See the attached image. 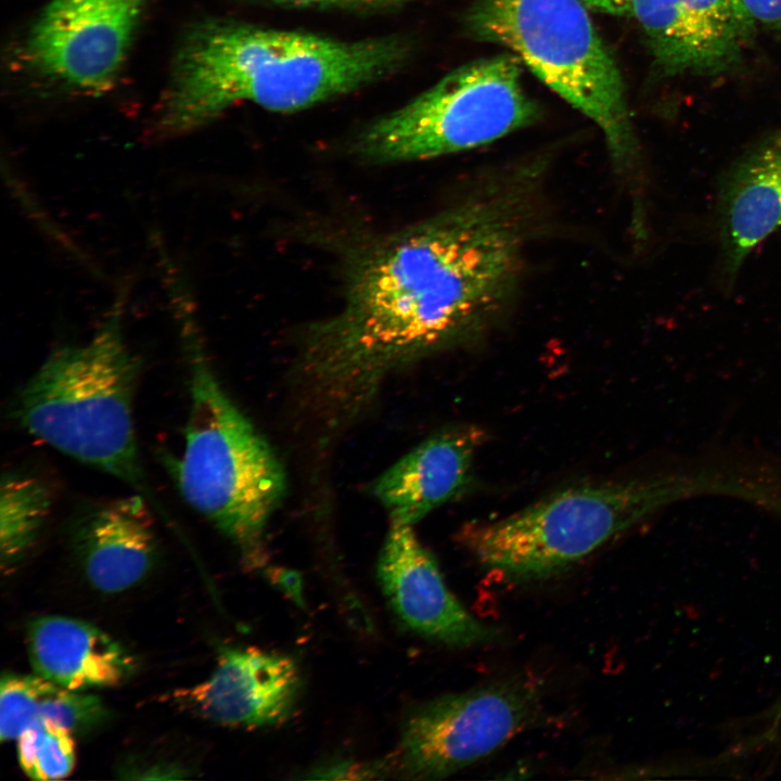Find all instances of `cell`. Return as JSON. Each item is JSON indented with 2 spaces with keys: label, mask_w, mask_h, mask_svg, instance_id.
<instances>
[{
  "label": "cell",
  "mask_w": 781,
  "mask_h": 781,
  "mask_svg": "<svg viewBox=\"0 0 781 781\" xmlns=\"http://www.w3.org/2000/svg\"><path fill=\"white\" fill-rule=\"evenodd\" d=\"M529 165L359 252L338 312L304 333L296 374L330 426L354 419L388 373L477 338L513 304L538 216Z\"/></svg>",
  "instance_id": "6da1fadb"
},
{
  "label": "cell",
  "mask_w": 781,
  "mask_h": 781,
  "mask_svg": "<svg viewBox=\"0 0 781 781\" xmlns=\"http://www.w3.org/2000/svg\"><path fill=\"white\" fill-rule=\"evenodd\" d=\"M400 37L341 40L213 21L181 43L155 119L158 138L181 136L240 102L290 113L348 94L398 71Z\"/></svg>",
  "instance_id": "7a4b0ae2"
},
{
  "label": "cell",
  "mask_w": 781,
  "mask_h": 781,
  "mask_svg": "<svg viewBox=\"0 0 781 781\" xmlns=\"http://www.w3.org/2000/svg\"><path fill=\"white\" fill-rule=\"evenodd\" d=\"M190 407L183 449L172 463L184 501L238 548L243 562H266L265 533L282 501L284 470L266 439L229 397L196 323L181 310Z\"/></svg>",
  "instance_id": "3957f363"
},
{
  "label": "cell",
  "mask_w": 781,
  "mask_h": 781,
  "mask_svg": "<svg viewBox=\"0 0 781 781\" xmlns=\"http://www.w3.org/2000/svg\"><path fill=\"white\" fill-rule=\"evenodd\" d=\"M118 302L84 344L53 351L17 395L20 425L55 450L144 488L133 423L141 363Z\"/></svg>",
  "instance_id": "277c9868"
},
{
  "label": "cell",
  "mask_w": 781,
  "mask_h": 781,
  "mask_svg": "<svg viewBox=\"0 0 781 781\" xmlns=\"http://www.w3.org/2000/svg\"><path fill=\"white\" fill-rule=\"evenodd\" d=\"M477 40L501 44L602 131L618 175L640 168L620 71L581 0H474L465 16Z\"/></svg>",
  "instance_id": "5b68a950"
},
{
  "label": "cell",
  "mask_w": 781,
  "mask_h": 781,
  "mask_svg": "<svg viewBox=\"0 0 781 781\" xmlns=\"http://www.w3.org/2000/svg\"><path fill=\"white\" fill-rule=\"evenodd\" d=\"M673 477L571 487L504 518L474 523L460 540L485 568L540 580L592 553L682 492Z\"/></svg>",
  "instance_id": "8992f818"
},
{
  "label": "cell",
  "mask_w": 781,
  "mask_h": 781,
  "mask_svg": "<svg viewBox=\"0 0 781 781\" xmlns=\"http://www.w3.org/2000/svg\"><path fill=\"white\" fill-rule=\"evenodd\" d=\"M539 114L523 87L521 60L500 54L450 72L368 125L354 148L375 164L435 158L494 142L532 125Z\"/></svg>",
  "instance_id": "52a82bcc"
},
{
  "label": "cell",
  "mask_w": 781,
  "mask_h": 781,
  "mask_svg": "<svg viewBox=\"0 0 781 781\" xmlns=\"http://www.w3.org/2000/svg\"><path fill=\"white\" fill-rule=\"evenodd\" d=\"M541 687L512 677L423 703L405 718L384 778L443 779L488 756L538 720Z\"/></svg>",
  "instance_id": "ba28073f"
},
{
  "label": "cell",
  "mask_w": 781,
  "mask_h": 781,
  "mask_svg": "<svg viewBox=\"0 0 781 781\" xmlns=\"http://www.w3.org/2000/svg\"><path fill=\"white\" fill-rule=\"evenodd\" d=\"M145 0H51L25 53L40 74L85 92L111 88L127 60Z\"/></svg>",
  "instance_id": "9c48e42d"
},
{
  "label": "cell",
  "mask_w": 781,
  "mask_h": 781,
  "mask_svg": "<svg viewBox=\"0 0 781 781\" xmlns=\"http://www.w3.org/2000/svg\"><path fill=\"white\" fill-rule=\"evenodd\" d=\"M656 67L666 76H714L742 60L757 23L740 0H631Z\"/></svg>",
  "instance_id": "30bf717a"
},
{
  "label": "cell",
  "mask_w": 781,
  "mask_h": 781,
  "mask_svg": "<svg viewBox=\"0 0 781 781\" xmlns=\"http://www.w3.org/2000/svg\"><path fill=\"white\" fill-rule=\"evenodd\" d=\"M376 574L390 609L411 631L456 648L497 638L494 628L473 617L449 591L434 556L411 525L392 523Z\"/></svg>",
  "instance_id": "8fae6325"
},
{
  "label": "cell",
  "mask_w": 781,
  "mask_h": 781,
  "mask_svg": "<svg viewBox=\"0 0 781 781\" xmlns=\"http://www.w3.org/2000/svg\"><path fill=\"white\" fill-rule=\"evenodd\" d=\"M715 219L718 276L728 294L752 252L781 226V128L753 142L721 172Z\"/></svg>",
  "instance_id": "7c38bea8"
},
{
  "label": "cell",
  "mask_w": 781,
  "mask_h": 781,
  "mask_svg": "<svg viewBox=\"0 0 781 781\" xmlns=\"http://www.w3.org/2000/svg\"><path fill=\"white\" fill-rule=\"evenodd\" d=\"M300 675L293 658L256 648H226L203 682L176 692L201 717L236 727L276 726L293 713Z\"/></svg>",
  "instance_id": "4fadbf2b"
},
{
  "label": "cell",
  "mask_w": 781,
  "mask_h": 781,
  "mask_svg": "<svg viewBox=\"0 0 781 781\" xmlns=\"http://www.w3.org/2000/svg\"><path fill=\"white\" fill-rule=\"evenodd\" d=\"M484 432L465 425L446 428L406 453L373 484V495L394 524L411 525L468 484Z\"/></svg>",
  "instance_id": "5bb4252c"
},
{
  "label": "cell",
  "mask_w": 781,
  "mask_h": 781,
  "mask_svg": "<svg viewBox=\"0 0 781 781\" xmlns=\"http://www.w3.org/2000/svg\"><path fill=\"white\" fill-rule=\"evenodd\" d=\"M152 521L140 495L98 504L81 517L75 529V549L94 588L119 592L146 575L156 550Z\"/></svg>",
  "instance_id": "9a60e30c"
},
{
  "label": "cell",
  "mask_w": 781,
  "mask_h": 781,
  "mask_svg": "<svg viewBox=\"0 0 781 781\" xmlns=\"http://www.w3.org/2000/svg\"><path fill=\"white\" fill-rule=\"evenodd\" d=\"M27 646L35 673L71 690L119 684L135 667L131 655L108 635L68 617L35 619Z\"/></svg>",
  "instance_id": "2e32d148"
},
{
  "label": "cell",
  "mask_w": 781,
  "mask_h": 781,
  "mask_svg": "<svg viewBox=\"0 0 781 781\" xmlns=\"http://www.w3.org/2000/svg\"><path fill=\"white\" fill-rule=\"evenodd\" d=\"M105 709L98 696L66 689L35 675L5 674L0 683V739L16 740L48 720L71 732L94 727Z\"/></svg>",
  "instance_id": "e0dca14e"
},
{
  "label": "cell",
  "mask_w": 781,
  "mask_h": 781,
  "mask_svg": "<svg viewBox=\"0 0 781 781\" xmlns=\"http://www.w3.org/2000/svg\"><path fill=\"white\" fill-rule=\"evenodd\" d=\"M47 484L30 474L7 472L0 484V551L10 569L33 548L51 512Z\"/></svg>",
  "instance_id": "ac0fdd59"
},
{
  "label": "cell",
  "mask_w": 781,
  "mask_h": 781,
  "mask_svg": "<svg viewBox=\"0 0 781 781\" xmlns=\"http://www.w3.org/2000/svg\"><path fill=\"white\" fill-rule=\"evenodd\" d=\"M71 731L48 720L39 721L17 738V758L23 771L35 780H57L75 766Z\"/></svg>",
  "instance_id": "d6986e66"
},
{
  "label": "cell",
  "mask_w": 781,
  "mask_h": 781,
  "mask_svg": "<svg viewBox=\"0 0 781 781\" xmlns=\"http://www.w3.org/2000/svg\"><path fill=\"white\" fill-rule=\"evenodd\" d=\"M312 779H384L380 760L373 763L337 761L312 769Z\"/></svg>",
  "instance_id": "ffe728a7"
},
{
  "label": "cell",
  "mask_w": 781,
  "mask_h": 781,
  "mask_svg": "<svg viewBox=\"0 0 781 781\" xmlns=\"http://www.w3.org/2000/svg\"><path fill=\"white\" fill-rule=\"evenodd\" d=\"M294 7L346 9L360 11L388 10L405 7L419 0H269Z\"/></svg>",
  "instance_id": "44dd1931"
},
{
  "label": "cell",
  "mask_w": 781,
  "mask_h": 781,
  "mask_svg": "<svg viewBox=\"0 0 781 781\" xmlns=\"http://www.w3.org/2000/svg\"><path fill=\"white\" fill-rule=\"evenodd\" d=\"M269 580L283 591L289 599L300 607L305 606L303 579L299 573L284 567H269L266 571Z\"/></svg>",
  "instance_id": "7402d4cb"
},
{
  "label": "cell",
  "mask_w": 781,
  "mask_h": 781,
  "mask_svg": "<svg viewBox=\"0 0 781 781\" xmlns=\"http://www.w3.org/2000/svg\"><path fill=\"white\" fill-rule=\"evenodd\" d=\"M755 22L781 33V0H740Z\"/></svg>",
  "instance_id": "603a6c76"
},
{
  "label": "cell",
  "mask_w": 781,
  "mask_h": 781,
  "mask_svg": "<svg viewBox=\"0 0 781 781\" xmlns=\"http://www.w3.org/2000/svg\"><path fill=\"white\" fill-rule=\"evenodd\" d=\"M587 8L611 15H630L631 0H581Z\"/></svg>",
  "instance_id": "cb8c5ba5"
}]
</instances>
